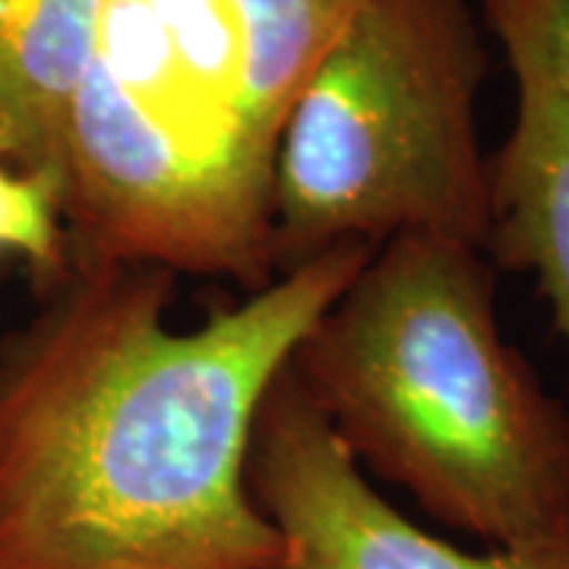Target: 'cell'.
Here are the masks:
<instances>
[{
	"label": "cell",
	"instance_id": "cell-9",
	"mask_svg": "<svg viewBox=\"0 0 569 569\" xmlns=\"http://www.w3.org/2000/svg\"><path fill=\"white\" fill-rule=\"evenodd\" d=\"M146 3L171 41L183 77L197 89L206 108L216 118H222L238 137L244 29L234 0H146Z\"/></svg>",
	"mask_w": 569,
	"mask_h": 569
},
{
	"label": "cell",
	"instance_id": "cell-3",
	"mask_svg": "<svg viewBox=\"0 0 569 569\" xmlns=\"http://www.w3.org/2000/svg\"><path fill=\"white\" fill-rule=\"evenodd\" d=\"M475 0H361L276 152V276L329 247L440 234L488 253Z\"/></svg>",
	"mask_w": 569,
	"mask_h": 569
},
{
	"label": "cell",
	"instance_id": "cell-8",
	"mask_svg": "<svg viewBox=\"0 0 569 569\" xmlns=\"http://www.w3.org/2000/svg\"><path fill=\"white\" fill-rule=\"evenodd\" d=\"M361 0H234L244 29L238 156L276 174L282 130Z\"/></svg>",
	"mask_w": 569,
	"mask_h": 569
},
{
	"label": "cell",
	"instance_id": "cell-2",
	"mask_svg": "<svg viewBox=\"0 0 569 569\" xmlns=\"http://www.w3.org/2000/svg\"><path fill=\"white\" fill-rule=\"evenodd\" d=\"M288 370L361 471L449 529L516 548L569 522V415L503 339L485 250L377 244Z\"/></svg>",
	"mask_w": 569,
	"mask_h": 569
},
{
	"label": "cell",
	"instance_id": "cell-1",
	"mask_svg": "<svg viewBox=\"0 0 569 569\" xmlns=\"http://www.w3.org/2000/svg\"><path fill=\"white\" fill-rule=\"evenodd\" d=\"M373 247L171 323L174 276L70 263L0 339V569H272L250 490L266 392Z\"/></svg>",
	"mask_w": 569,
	"mask_h": 569
},
{
	"label": "cell",
	"instance_id": "cell-4",
	"mask_svg": "<svg viewBox=\"0 0 569 569\" xmlns=\"http://www.w3.org/2000/svg\"><path fill=\"white\" fill-rule=\"evenodd\" d=\"M272 171L190 152L96 58L63 146L70 263L156 266L263 288L276 279Z\"/></svg>",
	"mask_w": 569,
	"mask_h": 569
},
{
	"label": "cell",
	"instance_id": "cell-6",
	"mask_svg": "<svg viewBox=\"0 0 569 569\" xmlns=\"http://www.w3.org/2000/svg\"><path fill=\"white\" fill-rule=\"evenodd\" d=\"M507 54L516 118L488 159V257L531 272L569 346V0H475Z\"/></svg>",
	"mask_w": 569,
	"mask_h": 569
},
{
	"label": "cell",
	"instance_id": "cell-5",
	"mask_svg": "<svg viewBox=\"0 0 569 569\" xmlns=\"http://www.w3.org/2000/svg\"><path fill=\"white\" fill-rule=\"evenodd\" d=\"M250 490L279 535L272 569H569V522L478 553L415 526L373 488L288 367L257 415Z\"/></svg>",
	"mask_w": 569,
	"mask_h": 569
},
{
	"label": "cell",
	"instance_id": "cell-10",
	"mask_svg": "<svg viewBox=\"0 0 569 569\" xmlns=\"http://www.w3.org/2000/svg\"><path fill=\"white\" fill-rule=\"evenodd\" d=\"M0 253L26 260L39 288L58 282L70 266L61 190L7 162H0Z\"/></svg>",
	"mask_w": 569,
	"mask_h": 569
},
{
	"label": "cell",
	"instance_id": "cell-7",
	"mask_svg": "<svg viewBox=\"0 0 569 569\" xmlns=\"http://www.w3.org/2000/svg\"><path fill=\"white\" fill-rule=\"evenodd\" d=\"M104 0H0V162L61 190L70 111Z\"/></svg>",
	"mask_w": 569,
	"mask_h": 569
}]
</instances>
